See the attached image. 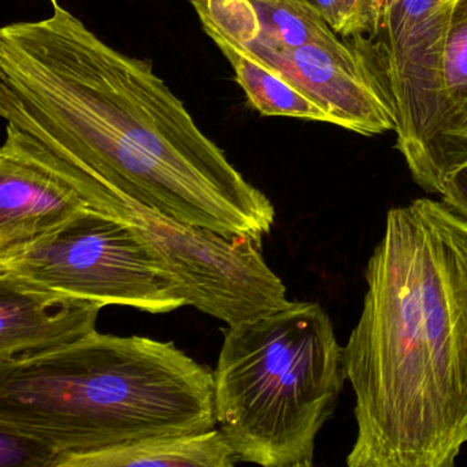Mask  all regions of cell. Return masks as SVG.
Instances as JSON below:
<instances>
[{
  "mask_svg": "<svg viewBox=\"0 0 467 467\" xmlns=\"http://www.w3.org/2000/svg\"><path fill=\"white\" fill-rule=\"evenodd\" d=\"M51 5L45 20L0 29L6 130L151 209L262 244L275 206L202 132L152 62L119 53Z\"/></svg>",
  "mask_w": 467,
  "mask_h": 467,
  "instance_id": "cell-1",
  "label": "cell"
},
{
  "mask_svg": "<svg viewBox=\"0 0 467 467\" xmlns=\"http://www.w3.org/2000/svg\"><path fill=\"white\" fill-rule=\"evenodd\" d=\"M344 348L357 398L349 467H452L467 442V221L417 199L389 210Z\"/></svg>",
  "mask_w": 467,
  "mask_h": 467,
  "instance_id": "cell-2",
  "label": "cell"
},
{
  "mask_svg": "<svg viewBox=\"0 0 467 467\" xmlns=\"http://www.w3.org/2000/svg\"><path fill=\"white\" fill-rule=\"evenodd\" d=\"M217 428L213 371L171 341L94 332L0 360V429L57 453Z\"/></svg>",
  "mask_w": 467,
  "mask_h": 467,
  "instance_id": "cell-3",
  "label": "cell"
},
{
  "mask_svg": "<svg viewBox=\"0 0 467 467\" xmlns=\"http://www.w3.org/2000/svg\"><path fill=\"white\" fill-rule=\"evenodd\" d=\"M213 376L217 425L239 461L310 467L347 379L344 348L318 303L289 302L223 330Z\"/></svg>",
  "mask_w": 467,
  "mask_h": 467,
  "instance_id": "cell-4",
  "label": "cell"
},
{
  "mask_svg": "<svg viewBox=\"0 0 467 467\" xmlns=\"http://www.w3.org/2000/svg\"><path fill=\"white\" fill-rule=\"evenodd\" d=\"M24 151L69 182L89 206L138 232L179 284L187 306L228 327L254 321L289 305L286 288L262 255V244L225 236L151 209L105 187L57 158L24 144Z\"/></svg>",
  "mask_w": 467,
  "mask_h": 467,
  "instance_id": "cell-5",
  "label": "cell"
},
{
  "mask_svg": "<svg viewBox=\"0 0 467 467\" xmlns=\"http://www.w3.org/2000/svg\"><path fill=\"white\" fill-rule=\"evenodd\" d=\"M0 281L150 314L187 306L179 284L138 232L91 206L61 228L2 254Z\"/></svg>",
  "mask_w": 467,
  "mask_h": 467,
  "instance_id": "cell-6",
  "label": "cell"
},
{
  "mask_svg": "<svg viewBox=\"0 0 467 467\" xmlns=\"http://www.w3.org/2000/svg\"><path fill=\"white\" fill-rule=\"evenodd\" d=\"M451 2L388 0L379 26V69L396 116V149L426 192L448 174L442 140L441 67Z\"/></svg>",
  "mask_w": 467,
  "mask_h": 467,
  "instance_id": "cell-7",
  "label": "cell"
},
{
  "mask_svg": "<svg viewBox=\"0 0 467 467\" xmlns=\"http://www.w3.org/2000/svg\"><path fill=\"white\" fill-rule=\"evenodd\" d=\"M244 46L299 87L337 127L363 136L396 130L395 111L381 78L365 57L341 40L285 50L258 36Z\"/></svg>",
  "mask_w": 467,
  "mask_h": 467,
  "instance_id": "cell-8",
  "label": "cell"
},
{
  "mask_svg": "<svg viewBox=\"0 0 467 467\" xmlns=\"http://www.w3.org/2000/svg\"><path fill=\"white\" fill-rule=\"evenodd\" d=\"M87 207L69 182L6 138L0 150V255L61 228Z\"/></svg>",
  "mask_w": 467,
  "mask_h": 467,
  "instance_id": "cell-9",
  "label": "cell"
},
{
  "mask_svg": "<svg viewBox=\"0 0 467 467\" xmlns=\"http://www.w3.org/2000/svg\"><path fill=\"white\" fill-rule=\"evenodd\" d=\"M102 308L0 281V360L45 354L92 335Z\"/></svg>",
  "mask_w": 467,
  "mask_h": 467,
  "instance_id": "cell-10",
  "label": "cell"
},
{
  "mask_svg": "<svg viewBox=\"0 0 467 467\" xmlns=\"http://www.w3.org/2000/svg\"><path fill=\"white\" fill-rule=\"evenodd\" d=\"M239 459L220 428L201 433L162 434L116 447L59 453L56 467H231Z\"/></svg>",
  "mask_w": 467,
  "mask_h": 467,
  "instance_id": "cell-11",
  "label": "cell"
},
{
  "mask_svg": "<svg viewBox=\"0 0 467 467\" xmlns=\"http://www.w3.org/2000/svg\"><path fill=\"white\" fill-rule=\"evenodd\" d=\"M234 70L251 108L266 117H292L333 124L329 114L317 105L299 87L265 59L256 57L243 43L213 37Z\"/></svg>",
  "mask_w": 467,
  "mask_h": 467,
  "instance_id": "cell-12",
  "label": "cell"
},
{
  "mask_svg": "<svg viewBox=\"0 0 467 467\" xmlns=\"http://www.w3.org/2000/svg\"><path fill=\"white\" fill-rule=\"evenodd\" d=\"M441 108L442 140L450 174L467 160V0H451L442 57Z\"/></svg>",
  "mask_w": 467,
  "mask_h": 467,
  "instance_id": "cell-13",
  "label": "cell"
},
{
  "mask_svg": "<svg viewBox=\"0 0 467 467\" xmlns=\"http://www.w3.org/2000/svg\"><path fill=\"white\" fill-rule=\"evenodd\" d=\"M261 24L262 39L275 47H303L340 42L337 34L305 0H251Z\"/></svg>",
  "mask_w": 467,
  "mask_h": 467,
  "instance_id": "cell-14",
  "label": "cell"
},
{
  "mask_svg": "<svg viewBox=\"0 0 467 467\" xmlns=\"http://www.w3.org/2000/svg\"><path fill=\"white\" fill-rule=\"evenodd\" d=\"M209 37L250 43L261 35V24L251 0H191Z\"/></svg>",
  "mask_w": 467,
  "mask_h": 467,
  "instance_id": "cell-15",
  "label": "cell"
},
{
  "mask_svg": "<svg viewBox=\"0 0 467 467\" xmlns=\"http://www.w3.org/2000/svg\"><path fill=\"white\" fill-rule=\"evenodd\" d=\"M343 37L376 36L388 0H305Z\"/></svg>",
  "mask_w": 467,
  "mask_h": 467,
  "instance_id": "cell-16",
  "label": "cell"
},
{
  "mask_svg": "<svg viewBox=\"0 0 467 467\" xmlns=\"http://www.w3.org/2000/svg\"><path fill=\"white\" fill-rule=\"evenodd\" d=\"M57 458L58 453L47 445L31 437L0 429V466L56 467Z\"/></svg>",
  "mask_w": 467,
  "mask_h": 467,
  "instance_id": "cell-17",
  "label": "cell"
},
{
  "mask_svg": "<svg viewBox=\"0 0 467 467\" xmlns=\"http://www.w3.org/2000/svg\"><path fill=\"white\" fill-rule=\"evenodd\" d=\"M440 195L451 212L467 221V160L445 177Z\"/></svg>",
  "mask_w": 467,
  "mask_h": 467,
  "instance_id": "cell-18",
  "label": "cell"
},
{
  "mask_svg": "<svg viewBox=\"0 0 467 467\" xmlns=\"http://www.w3.org/2000/svg\"><path fill=\"white\" fill-rule=\"evenodd\" d=\"M51 4H54V2H57V0H50Z\"/></svg>",
  "mask_w": 467,
  "mask_h": 467,
  "instance_id": "cell-19",
  "label": "cell"
},
{
  "mask_svg": "<svg viewBox=\"0 0 467 467\" xmlns=\"http://www.w3.org/2000/svg\"><path fill=\"white\" fill-rule=\"evenodd\" d=\"M444 2H451V0H444Z\"/></svg>",
  "mask_w": 467,
  "mask_h": 467,
  "instance_id": "cell-20",
  "label": "cell"
}]
</instances>
